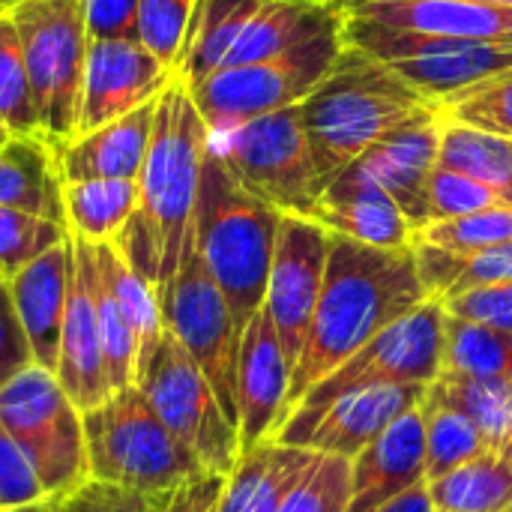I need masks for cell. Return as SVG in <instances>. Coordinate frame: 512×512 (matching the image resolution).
I'll use <instances>...</instances> for the list:
<instances>
[{
	"label": "cell",
	"mask_w": 512,
	"mask_h": 512,
	"mask_svg": "<svg viewBox=\"0 0 512 512\" xmlns=\"http://www.w3.org/2000/svg\"><path fill=\"white\" fill-rule=\"evenodd\" d=\"M426 483V417L423 405L399 417L360 456L351 459L348 512H378L393 498Z\"/></svg>",
	"instance_id": "cell-20"
},
{
	"label": "cell",
	"mask_w": 512,
	"mask_h": 512,
	"mask_svg": "<svg viewBox=\"0 0 512 512\" xmlns=\"http://www.w3.org/2000/svg\"><path fill=\"white\" fill-rule=\"evenodd\" d=\"M9 138H12V132L6 129V123H3V117H0V147H3V144H6Z\"/></svg>",
	"instance_id": "cell-53"
},
{
	"label": "cell",
	"mask_w": 512,
	"mask_h": 512,
	"mask_svg": "<svg viewBox=\"0 0 512 512\" xmlns=\"http://www.w3.org/2000/svg\"><path fill=\"white\" fill-rule=\"evenodd\" d=\"M342 24L279 57L246 66H225L207 75L201 84L189 87L210 135L306 102L309 93L330 75L345 48Z\"/></svg>",
	"instance_id": "cell-6"
},
{
	"label": "cell",
	"mask_w": 512,
	"mask_h": 512,
	"mask_svg": "<svg viewBox=\"0 0 512 512\" xmlns=\"http://www.w3.org/2000/svg\"><path fill=\"white\" fill-rule=\"evenodd\" d=\"M438 114L512 141V69L441 99Z\"/></svg>",
	"instance_id": "cell-39"
},
{
	"label": "cell",
	"mask_w": 512,
	"mask_h": 512,
	"mask_svg": "<svg viewBox=\"0 0 512 512\" xmlns=\"http://www.w3.org/2000/svg\"><path fill=\"white\" fill-rule=\"evenodd\" d=\"M207 147L210 129L189 84L174 75L156 102L153 135L138 174L135 216L117 237L123 258L156 288V294L168 288L180 267Z\"/></svg>",
	"instance_id": "cell-2"
},
{
	"label": "cell",
	"mask_w": 512,
	"mask_h": 512,
	"mask_svg": "<svg viewBox=\"0 0 512 512\" xmlns=\"http://www.w3.org/2000/svg\"><path fill=\"white\" fill-rule=\"evenodd\" d=\"M84 441L90 480L147 498L207 474L192 450L159 420L138 384L84 411Z\"/></svg>",
	"instance_id": "cell-5"
},
{
	"label": "cell",
	"mask_w": 512,
	"mask_h": 512,
	"mask_svg": "<svg viewBox=\"0 0 512 512\" xmlns=\"http://www.w3.org/2000/svg\"><path fill=\"white\" fill-rule=\"evenodd\" d=\"M438 512H504L512 507V450H483L429 483Z\"/></svg>",
	"instance_id": "cell-31"
},
{
	"label": "cell",
	"mask_w": 512,
	"mask_h": 512,
	"mask_svg": "<svg viewBox=\"0 0 512 512\" xmlns=\"http://www.w3.org/2000/svg\"><path fill=\"white\" fill-rule=\"evenodd\" d=\"M432 105L438 102L414 90L387 63L345 42L330 75L300 102V120L321 183L327 186L384 135Z\"/></svg>",
	"instance_id": "cell-3"
},
{
	"label": "cell",
	"mask_w": 512,
	"mask_h": 512,
	"mask_svg": "<svg viewBox=\"0 0 512 512\" xmlns=\"http://www.w3.org/2000/svg\"><path fill=\"white\" fill-rule=\"evenodd\" d=\"M426 300L432 297L417 273L414 249H375L330 234L321 297L291 372L288 414L318 381Z\"/></svg>",
	"instance_id": "cell-1"
},
{
	"label": "cell",
	"mask_w": 512,
	"mask_h": 512,
	"mask_svg": "<svg viewBox=\"0 0 512 512\" xmlns=\"http://www.w3.org/2000/svg\"><path fill=\"white\" fill-rule=\"evenodd\" d=\"M135 384L144 390L159 420L183 447L192 450L207 474L228 477L234 471L240 459L237 426L222 411L204 372L168 330L138 372Z\"/></svg>",
	"instance_id": "cell-11"
},
{
	"label": "cell",
	"mask_w": 512,
	"mask_h": 512,
	"mask_svg": "<svg viewBox=\"0 0 512 512\" xmlns=\"http://www.w3.org/2000/svg\"><path fill=\"white\" fill-rule=\"evenodd\" d=\"M426 399L465 414L480 429L486 450H512V378L474 381L441 372Z\"/></svg>",
	"instance_id": "cell-33"
},
{
	"label": "cell",
	"mask_w": 512,
	"mask_h": 512,
	"mask_svg": "<svg viewBox=\"0 0 512 512\" xmlns=\"http://www.w3.org/2000/svg\"><path fill=\"white\" fill-rule=\"evenodd\" d=\"M327 255H330V231L324 225L306 216H288V213L282 216L264 312L270 315L279 333L291 372L303 354L312 327V315L324 285Z\"/></svg>",
	"instance_id": "cell-15"
},
{
	"label": "cell",
	"mask_w": 512,
	"mask_h": 512,
	"mask_svg": "<svg viewBox=\"0 0 512 512\" xmlns=\"http://www.w3.org/2000/svg\"><path fill=\"white\" fill-rule=\"evenodd\" d=\"M45 141L60 147L78 135L87 30L81 0H15L9 6Z\"/></svg>",
	"instance_id": "cell-7"
},
{
	"label": "cell",
	"mask_w": 512,
	"mask_h": 512,
	"mask_svg": "<svg viewBox=\"0 0 512 512\" xmlns=\"http://www.w3.org/2000/svg\"><path fill=\"white\" fill-rule=\"evenodd\" d=\"M210 147L252 195L279 213L312 219L324 183L300 120V105L210 135Z\"/></svg>",
	"instance_id": "cell-8"
},
{
	"label": "cell",
	"mask_w": 512,
	"mask_h": 512,
	"mask_svg": "<svg viewBox=\"0 0 512 512\" xmlns=\"http://www.w3.org/2000/svg\"><path fill=\"white\" fill-rule=\"evenodd\" d=\"M174 75L177 72L159 63L141 42H90L81 84L78 135H87L144 108L147 102H156Z\"/></svg>",
	"instance_id": "cell-16"
},
{
	"label": "cell",
	"mask_w": 512,
	"mask_h": 512,
	"mask_svg": "<svg viewBox=\"0 0 512 512\" xmlns=\"http://www.w3.org/2000/svg\"><path fill=\"white\" fill-rule=\"evenodd\" d=\"M438 165L459 171L512 204V141L441 117Z\"/></svg>",
	"instance_id": "cell-34"
},
{
	"label": "cell",
	"mask_w": 512,
	"mask_h": 512,
	"mask_svg": "<svg viewBox=\"0 0 512 512\" xmlns=\"http://www.w3.org/2000/svg\"><path fill=\"white\" fill-rule=\"evenodd\" d=\"M138 207V180L63 183L66 231L87 243H117Z\"/></svg>",
	"instance_id": "cell-30"
},
{
	"label": "cell",
	"mask_w": 512,
	"mask_h": 512,
	"mask_svg": "<svg viewBox=\"0 0 512 512\" xmlns=\"http://www.w3.org/2000/svg\"><path fill=\"white\" fill-rule=\"evenodd\" d=\"M417 273L432 300L462 294L468 288L512 282V243L480 252H447L414 240Z\"/></svg>",
	"instance_id": "cell-32"
},
{
	"label": "cell",
	"mask_w": 512,
	"mask_h": 512,
	"mask_svg": "<svg viewBox=\"0 0 512 512\" xmlns=\"http://www.w3.org/2000/svg\"><path fill=\"white\" fill-rule=\"evenodd\" d=\"M0 117L12 138H42V120L36 111L33 87L27 78L21 42L15 33V24L9 18V9L0 12Z\"/></svg>",
	"instance_id": "cell-38"
},
{
	"label": "cell",
	"mask_w": 512,
	"mask_h": 512,
	"mask_svg": "<svg viewBox=\"0 0 512 512\" xmlns=\"http://www.w3.org/2000/svg\"><path fill=\"white\" fill-rule=\"evenodd\" d=\"M318 456L321 453L279 441H264L249 453H240L234 471L225 477L219 512H279Z\"/></svg>",
	"instance_id": "cell-25"
},
{
	"label": "cell",
	"mask_w": 512,
	"mask_h": 512,
	"mask_svg": "<svg viewBox=\"0 0 512 512\" xmlns=\"http://www.w3.org/2000/svg\"><path fill=\"white\" fill-rule=\"evenodd\" d=\"M342 33L348 45L387 63L399 78H405L432 102H441L459 90H468L492 75L512 69L510 45L429 36L372 24L351 15H345Z\"/></svg>",
	"instance_id": "cell-12"
},
{
	"label": "cell",
	"mask_w": 512,
	"mask_h": 512,
	"mask_svg": "<svg viewBox=\"0 0 512 512\" xmlns=\"http://www.w3.org/2000/svg\"><path fill=\"white\" fill-rule=\"evenodd\" d=\"M282 216L285 213L273 204L237 183L213 147H207L192 234L195 249L225 294L240 333L264 306Z\"/></svg>",
	"instance_id": "cell-4"
},
{
	"label": "cell",
	"mask_w": 512,
	"mask_h": 512,
	"mask_svg": "<svg viewBox=\"0 0 512 512\" xmlns=\"http://www.w3.org/2000/svg\"><path fill=\"white\" fill-rule=\"evenodd\" d=\"M72 276V237L36 261L24 264L6 279V291L15 309V318L33 351V366L54 372L60 351V330L69 300Z\"/></svg>",
	"instance_id": "cell-22"
},
{
	"label": "cell",
	"mask_w": 512,
	"mask_h": 512,
	"mask_svg": "<svg viewBox=\"0 0 512 512\" xmlns=\"http://www.w3.org/2000/svg\"><path fill=\"white\" fill-rule=\"evenodd\" d=\"M312 219L330 234L375 249H414L417 240L402 207L363 171L360 162L348 165L324 186Z\"/></svg>",
	"instance_id": "cell-19"
},
{
	"label": "cell",
	"mask_w": 512,
	"mask_h": 512,
	"mask_svg": "<svg viewBox=\"0 0 512 512\" xmlns=\"http://www.w3.org/2000/svg\"><path fill=\"white\" fill-rule=\"evenodd\" d=\"M342 21H345V12L336 6L264 0L258 6V12L249 18V24L243 27L240 39L234 42L225 66H246V63H261V60L279 57Z\"/></svg>",
	"instance_id": "cell-26"
},
{
	"label": "cell",
	"mask_w": 512,
	"mask_h": 512,
	"mask_svg": "<svg viewBox=\"0 0 512 512\" xmlns=\"http://www.w3.org/2000/svg\"><path fill=\"white\" fill-rule=\"evenodd\" d=\"M156 102L54 147L60 180H138L153 135Z\"/></svg>",
	"instance_id": "cell-24"
},
{
	"label": "cell",
	"mask_w": 512,
	"mask_h": 512,
	"mask_svg": "<svg viewBox=\"0 0 512 512\" xmlns=\"http://www.w3.org/2000/svg\"><path fill=\"white\" fill-rule=\"evenodd\" d=\"M66 240V225L27 210L0 207V273L6 279Z\"/></svg>",
	"instance_id": "cell-41"
},
{
	"label": "cell",
	"mask_w": 512,
	"mask_h": 512,
	"mask_svg": "<svg viewBox=\"0 0 512 512\" xmlns=\"http://www.w3.org/2000/svg\"><path fill=\"white\" fill-rule=\"evenodd\" d=\"M198 0H138V42L177 72Z\"/></svg>",
	"instance_id": "cell-42"
},
{
	"label": "cell",
	"mask_w": 512,
	"mask_h": 512,
	"mask_svg": "<svg viewBox=\"0 0 512 512\" xmlns=\"http://www.w3.org/2000/svg\"><path fill=\"white\" fill-rule=\"evenodd\" d=\"M6 9H9V3H6V0H0V12H6Z\"/></svg>",
	"instance_id": "cell-56"
},
{
	"label": "cell",
	"mask_w": 512,
	"mask_h": 512,
	"mask_svg": "<svg viewBox=\"0 0 512 512\" xmlns=\"http://www.w3.org/2000/svg\"><path fill=\"white\" fill-rule=\"evenodd\" d=\"M45 489L36 468L0 423V510H27L45 504Z\"/></svg>",
	"instance_id": "cell-45"
},
{
	"label": "cell",
	"mask_w": 512,
	"mask_h": 512,
	"mask_svg": "<svg viewBox=\"0 0 512 512\" xmlns=\"http://www.w3.org/2000/svg\"><path fill=\"white\" fill-rule=\"evenodd\" d=\"M291 366L285 360L279 333L270 315L261 312L249 321L237 357V435L240 453L273 441L288 420Z\"/></svg>",
	"instance_id": "cell-17"
},
{
	"label": "cell",
	"mask_w": 512,
	"mask_h": 512,
	"mask_svg": "<svg viewBox=\"0 0 512 512\" xmlns=\"http://www.w3.org/2000/svg\"><path fill=\"white\" fill-rule=\"evenodd\" d=\"M159 303L165 330L195 360V366L210 381L222 411L237 426V357L243 333L237 330L225 294L195 249L192 228L180 255V267L168 288L159 294Z\"/></svg>",
	"instance_id": "cell-10"
},
{
	"label": "cell",
	"mask_w": 512,
	"mask_h": 512,
	"mask_svg": "<svg viewBox=\"0 0 512 512\" xmlns=\"http://www.w3.org/2000/svg\"><path fill=\"white\" fill-rule=\"evenodd\" d=\"M33 366V351L15 318L6 282H0V390Z\"/></svg>",
	"instance_id": "cell-49"
},
{
	"label": "cell",
	"mask_w": 512,
	"mask_h": 512,
	"mask_svg": "<svg viewBox=\"0 0 512 512\" xmlns=\"http://www.w3.org/2000/svg\"><path fill=\"white\" fill-rule=\"evenodd\" d=\"M429 384H378L351 390L318 411H294L273 441L321 456H360L399 417L420 408Z\"/></svg>",
	"instance_id": "cell-14"
},
{
	"label": "cell",
	"mask_w": 512,
	"mask_h": 512,
	"mask_svg": "<svg viewBox=\"0 0 512 512\" xmlns=\"http://www.w3.org/2000/svg\"><path fill=\"white\" fill-rule=\"evenodd\" d=\"M0 512H45V504H39V507H27V510H0Z\"/></svg>",
	"instance_id": "cell-54"
},
{
	"label": "cell",
	"mask_w": 512,
	"mask_h": 512,
	"mask_svg": "<svg viewBox=\"0 0 512 512\" xmlns=\"http://www.w3.org/2000/svg\"><path fill=\"white\" fill-rule=\"evenodd\" d=\"M441 372L474 378V381L512 378V333L447 315L444 345H441Z\"/></svg>",
	"instance_id": "cell-35"
},
{
	"label": "cell",
	"mask_w": 512,
	"mask_h": 512,
	"mask_svg": "<svg viewBox=\"0 0 512 512\" xmlns=\"http://www.w3.org/2000/svg\"><path fill=\"white\" fill-rule=\"evenodd\" d=\"M426 417V486L453 474L486 450L480 429L456 408L423 399Z\"/></svg>",
	"instance_id": "cell-37"
},
{
	"label": "cell",
	"mask_w": 512,
	"mask_h": 512,
	"mask_svg": "<svg viewBox=\"0 0 512 512\" xmlns=\"http://www.w3.org/2000/svg\"><path fill=\"white\" fill-rule=\"evenodd\" d=\"M90 42H138V0H81Z\"/></svg>",
	"instance_id": "cell-48"
},
{
	"label": "cell",
	"mask_w": 512,
	"mask_h": 512,
	"mask_svg": "<svg viewBox=\"0 0 512 512\" xmlns=\"http://www.w3.org/2000/svg\"><path fill=\"white\" fill-rule=\"evenodd\" d=\"M72 237V234H69ZM81 258H84V270H87V282H90V297H93V309H96V321H99V333H102V354H105V369H108V381H111V393L132 387L135 384V366H138V348H135V336L114 300V294L108 291L96 258H93V243L72 237Z\"/></svg>",
	"instance_id": "cell-36"
},
{
	"label": "cell",
	"mask_w": 512,
	"mask_h": 512,
	"mask_svg": "<svg viewBox=\"0 0 512 512\" xmlns=\"http://www.w3.org/2000/svg\"><path fill=\"white\" fill-rule=\"evenodd\" d=\"M504 204L492 189L483 183L450 171V168H435L429 180V222H444V219H462L489 207Z\"/></svg>",
	"instance_id": "cell-44"
},
{
	"label": "cell",
	"mask_w": 512,
	"mask_h": 512,
	"mask_svg": "<svg viewBox=\"0 0 512 512\" xmlns=\"http://www.w3.org/2000/svg\"><path fill=\"white\" fill-rule=\"evenodd\" d=\"M345 15L363 18L384 27L495 42L512 48V6L480 3V0H348Z\"/></svg>",
	"instance_id": "cell-21"
},
{
	"label": "cell",
	"mask_w": 512,
	"mask_h": 512,
	"mask_svg": "<svg viewBox=\"0 0 512 512\" xmlns=\"http://www.w3.org/2000/svg\"><path fill=\"white\" fill-rule=\"evenodd\" d=\"M93 258H96V267H99L108 291L114 294V300H117L132 336H135V348H138L135 378H138V372L144 369V363L153 357V351L159 348V342L165 336V318H162L159 294L123 258L117 243H93Z\"/></svg>",
	"instance_id": "cell-29"
},
{
	"label": "cell",
	"mask_w": 512,
	"mask_h": 512,
	"mask_svg": "<svg viewBox=\"0 0 512 512\" xmlns=\"http://www.w3.org/2000/svg\"><path fill=\"white\" fill-rule=\"evenodd\" d=\"M348 3V0H345ZM480 3H498V6H512V0H480Z\"/></svg>",
	"instance_id": "cell-55"
},
{
	"label": "cell",
	"mask_w": 512,
	"mask_h": 512,
	"mask_svg": "<svg viewBox=\"0 0 512 512\" xmlns=\"http://www.w3.org/2000/svg\"><path fill=\"white\" fill-rule=\"evenodd\" d=\"M0 282H6V276H3V273H0Z\"/></svg>",
	"instance_id": "cell-57"
},
{
	"label": "cell",
	"mask_w": 512,
	"mask_h": 512,
	"mask_svg": "<svg viewBox=\"0 0 512 512\" xmlns=\"http://www.w3.org/2000/svg\"><path fill=\"white\" fill-rule=\"evenodd\" d=\"M441 306L450 318L512 333V282L480 285L453 297H441Z\"/></svg>",
	"instance_id": "cell-46"
},
{
	"label": "cell",
	"mask_w": 512,
	"mask_h": 512,
	"mask_svg": "<svg viewBox=\"0 0 512 512\" xmlns=\"http://www.w3.org/2000/svg\"><path fill=\"white\" fill-rule=\"evenodd\" d=\"M504 512H512V507H510V510H504Z\"/></svg>",
	"instance_id": "cell-59"
},
{
	"label": "cell",
	"mask_w": 512,
	"mask_h": 512,
	"mask_svg": "<svg viewBox=\"0 0 512 512\" xmlns=\"http://www.w3.org/2000/svg\"><path fill=\"white\" fill-rule=\"evenodd\" d=\"M0 207L27 210L66 225L63 180L48 141L9 138L0 147Z\"/></svg>",
	"instance_id": "cell-27"
},
{
	"label": "cell",
	"mask_w": 512,
	"mask_h": 512,
	"mask_svg": "<svg viewBox=\"0 0 512 512\" xmlns=\"http://www.w3.org/2000/svg\"><path fill=\"white\" fill-rule=\"evenodd\" d=\"M285 3H306V6H336L345 12V0H285Z\"/></svg>",
	"instance_id": "cell-52"
},
{
	"label": "cell",
	"mask_w": 512,
	"mask_h": 512,
	"mask_svg": "<svg viewBox=\"0 0 512 512\" xmlns=\"http://www.w3.org/2000/svg\"><path fill=\"white\" fill-rule=\"evenodd\" d=\"M54 378L66 390V396L78 405V411H90L111 396V381L102 354V333L90 297V282L84 270V258L72 240V276H69V300L60 330V351Z\"/></svg>",
	"instance_id": "cell-23"
},
{
	"label": "cell",
	"mask_w": 512,
	"mask_h": 512,
	"mask_svg": "<svg viewBox=\"0 0 512 512\" xmlns=\"http://www.w3.org/2000/svg\"><path fill=\"white\" fill-rule=\"evenodd\" d=\"M417 240L447 252H480L512 243V204H498L462 219L429 222L417 231Z\"/></svg>",
	"instance_id": "cell-40"
},
{
	"label": "cell",
	"mask_w": 512,
	"mask_h": 512,
	"mask_svg": "<svg viewBox=\"0 0 512 512\" xmlns=\"http://www.w3.org/2000/svg\"><path fill=\"white\" fill-rule=\"evenodd\" d=\"M225 489V477L219 474H201L171 492L153 495V512H219Z\"/></svg>",
	"instance_id": "cell-50"
},
{
	"label": "cell",
	"mask_w": 512,
	"mask_h": 512,
	"mask_svg": "<svg viewBox=\"0 0 512 512\" xmlns=\"http://www.w3.org/2000/svg\"><path fill=\"white\" fill-rule=\"evenodd\" d=\"M0 423L24 450L45 498H63L90 480L84 414L66 396L54 372L24 369L0 390Z\"/></svg>",
	"instance_id": "cell-9"
},
{
	"label": "cell",
	"mask_w": 512,
	"mask_h": 512,
	"mask_svg": "<svg viewBox=\"0 0 512 512\" xmlns=\"http://www.w3.org/2000/svg\"><path fill=\"white\" fill-rule=\"evenodd\" d=\"M45 512H153V501L99 480H87L75 492L45 501Z\"/></svg>",
	"instance_id": "cell-47"
},
{
	"label": "cell",
	"mask_w": 512,
	"mask_h": 512,
	"mask_svg": "<svg viewBox=\"0 0 512 512\" xmlns=\"http://www.w3.org/2000/svg\"><path fill=\"white\" fill-rule=\"evenodd\" d=\"M378 512H438V507H435V501H432L429 486L423 483V486H414V489H408L405 495L393 498L387 507H381Z\"/></svg>",
	"instance_id": "cell-51"
},
{
	"label": "cell",
	"mask_w": 512,
	"mask_h": 512,
	"mask_svg": "<svg viewBox=\"0 0 512 512\" xmlns=\"http://www.w3.org/2000/svg\"><path fill=\"white\" fill-rule=\"evenodd\" d=\"M351 504V459L318 456L303 483L285 498L279 512H348Z\"/></svg>",
	"instance_id": "cell-43"
},
{
	"label": "cell",
	"mask_w": 512,
	"mask_h": 512,
	"mask_svg": "<svg viewBox=\"0 0 512 512\" xmlns=\"http://www.w3.org/2000/svg\"><path fill=\"white\" fill-rule=\"evenodd\" d=\"M6 3H9V6H12V3H15V0H6Z\"/></svg>",
	"instance_id": "cell-58"
},
{
	"label": "cell",
	"mask_w": 512,
	"mask_h": 512,
	"mask_svg": "<svg viewBox=\"0 0 512 512\" xmlns=\"http://www.w3.org/2000/svg\"><path fill=\"white\" fill-rule=\"evenodd\" d=\"M444 318L441 300H426L318 381L294 411H318L351 390L378 384H432L441 372Z\"/></svg>",
	"instance_id": "cell-13"
},
{
	"label": "cell",
	"mask_w": 512,
	"mask_h": 512,
	"mask_svg": "<svg viewBox=\"0 0 512 512\" xmlns=\"http://www.w3.org/2000/svg\"><path fill=\"white\" fill-rule=\"evenodd\" d=\"M264 0H198L186 33V48L177 66V78L189 87L225 66L234 42Z\"/></svg>",
	"instance_id": "cell-28"
},
{
	"label": "cell",
	"mask_w": 512,
	"mask_h": 512,
	"mask_svg": "<svg viewBox=\"0 0 512 512\" xmlns=\"http://www.w3.org/2000/svg\"><path fill=\"white\" fill-rule=\"evenodd\" d=\"M438 150L441 114L438 105H432L357 159L363 171L402 207L414 231L429 225V180L438 168Z\"/></svg>",
	"instance_id": "cell-18"
}]
</instances>
